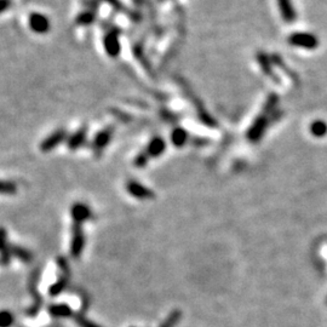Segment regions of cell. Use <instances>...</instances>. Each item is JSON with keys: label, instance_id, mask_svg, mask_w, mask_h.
<instances>
[{"label": "cell", "instance_id": "4", "mask_svg": "<svg viewBox=\"0 0 327 327\" xmlns=\"http://www.w3.org/2000/svg\"><path fill=\"white\" fill-rule=\"evenodd\" d=\"M120 30L111 29L103 36V47L110 57H118L121 52V44H120Z\"/></svg>", "mask_w": 327, "mask_h": 327}, {"label": "cell", "instance_id": "27", "mask_svg": "<svg viewBox=\"0 0 327 327\" xmlns=\"http://www.w3.org/2000/svg\"><path fill=\"white\" fill-rule=\"evenodd\" d=\"M10 7V0H0V13L6 11Z\"/></svg>", "mask_w": 327, "mask_h": 327}, {"label": "cell", "instance_id": "2", "mask_svg": "<svg viewBox=\"0 0 327 327\" xmlns=\"http://www.w3.org/2000/svg\"><path fill=\"white\" fill-rule=\"evenodd\" d=\"M39 276H40V270H35L34 273L30 275L29 281H28V290L32 293L33 298H34V303L33 306H30L29 308L26 310V315L29 318H34L39 314L40 312L41 306H43V300H41V296L38 291V281Z\"/></svg>", "mask_w": 327, "mask_h": 327}, {"label": "cell", "instance_id": "20", "mask_svg": "<svg viewBox=\"0 0 327 327\" xmlns=\"http://www.w3.org/2000/svg\"><path fill=\"white\" fill-rule=\"evenodd\" d=\"M181 318H182V313L180 310H172L159 327H175L178 324Z\"/></svg>", "mask_w": 327, "mask_h": 327}, {"label": "cell", "instance_id": "8", "mask_svg": "<svg viewBox=\"0 0 327 327\" xmlns=\"http://www.w3.org/2000/svg\"><path fill=\"white\" fill-rule=\"evenodd\" d=\"M67 139V132L63 128L55 131L51 135L47 136L45 139L40 143V150L43 153H49L51 150H54L57 145H60L63 141Z\"/></svg>", "mask_w": 327, "mask_h": 327}, {"label": "cell", "instance_id": "25", "mask_svg": "<svg viewBox=\"0 0 327 327\" xmlns=\"http://www.w3.org/2000/svg\"><path fill=\"white\" fill-rule=\"evenodd\" d=\"M149 156H148L147 153L144 152H141L139 154L136 155L135 160H133V164H135L136 167H138V169H143L145 167V165L148 164V161H149Z\"/></svg>", "mask_w": 327, "mask_h": 327}, {"label": "cell", "instance_id": "22", "mask_svg": "<svg viewBox=\"0 0 327 327\" xmlns=\"http://www.w3.org/2000/svg\"><path fill=\"white\" fill-rule=\"evenodd\" d=\"M74 320H75V324H77L79 327H101L100 325H97V324H95L94 321L89 320V319L86 318L83 313H75Z\"/></svg>", "mask_w": 327, "mask_h": 327}, {"label": "cell", "instance_id": "5", "mask_svg": "<svg viewBox=\"0 0 327 327\" xmlns=\"http://www.w3.org/2000/svg\"><path fill=\"white\" fill-rule=\"evenodd\" d=\"M126 191L131 197L139 200H150L155 198L154 192L150 191L148 187L143 186V184L139 183V182L133 180H130L126 183Z\"/></svg>", "mask_w": 327, "mask_h": 327}, {"label": "cell", "instance_id": "14", "mask_svg": "<svg viewBox=\"0 0 327 327\" xmlns=\"http://www.w3.org/2000/svg\"><path fill=\"white\" fill-rule=\"evenodd\" d=\"M0 253H1V262L4 264H7L10 262L11 252H10V245L7 244L6 239V231L5 229L0 228Z\"/></svg>", "mask_w": 327, "mask_h": 327}, {"label": "cell", "instance_id": "23", "mask_svg": "<svg viewBox=\"0 0 327 327\" xmlns=\"http://www.w3.org/2000/svg\"><path fill=\"white\" fill-rule=\"evenodd\" d=\"M13 315L10 310H0V327H11L13 325Z\"/></svg>", "mask_w": 327, "mask_h": 327}, {"label": "cell", "instance_id": "17", "mask_svg": "<svg viewBox=\"0 0 327 327\" xmlns=\"http://www.w3.org/2000/svg\"><path fill=\"white\" fill-rule=\"evenodd\" d=\"M265 126H267V119L264 116L258 118V120L253 124V126L251 127V130L248 131V138L252 139V141L258 139L262 136V133H263Z\"/></svg>", "mask_w": 327, "mask_h": 327}, {"label": "cell", "instance_id": "13", "mask_svg": "<svg viewBox=\"0 0 327 327\" xmlns=\"http://www.w3.org/2000/svg\"><path fill=\"white\" fill-rule=\"evenodd\" d=\"M86 135H88V130H86V127L79 128L77 132L73 133V135L67 139V145H68L69 149L71 150L79 149V148L84 144V142H85Z\"/></svg>", "mask_w": 327, "mask_h": 327}, {"label": "cell", "instance_id": "11", "mask_svg": "<svg viewBox=\"0 0 327 327\" xmlns=\"http://www.w3.org/2000/svg\"><path fill=\"white\" fill-rule=\"evenodd\" d=\"M111 136H113V128L111 127L105 128V130L100 131V132L96 135V137L94 138V143H92V147H94L95 152L96 153L102 152V150L109 144V142H110Z\"/></svg>", "mask_w": 327, "mask_h": 327}, {"label": "cell", "instance_id": "16", "mask_svg": "<svg viewBox=\"0 0 327 327\" xmlns=\"http://www.w3.org/2000/svg\"><path fill=\"white\" fill-rule=\"evenodd\" d=\"M279 7H280L282 17L286 22H292L296 18V12L293 9L291 0H278Z\"/></svg>", "mask_w": 327, "mask_h": 327}, {"label": "cell", "instance_id": "19", "mask_svg": "<svg viewBox=\"0 0 327 327\" xmlns=\"http://www.w3.org/2000/svg\"><path fill=\"white\" fill-rule=\"evenodd\" d=\"M10 252L11 256L17 257L22 262H30L33 259V254L28 250H26V248L21 247V246H10Z\"/></svg>", "mask_w": 327, "mask_h": 327}, {"label": "cell", "instance_id": "24", "mask_svg": "<svg viewBox=\"0 0 327 327\" xmlns=\"http://www.w3.org/2000/svg\"><path fill=\"white\" fill-rule=\"evenodd\" d=\"M17 192V187L13 182L0 181V194H15Z\"/></svg>", "mask_w": 327, "mask_h": 327}, {"label": "cell", "instance_id": "1", "mask_svg": "<svg viewBox=\"0 0 327 327\" xmlns=\"http://www.w3.org/2000/svg\"><path fill=\"white\" fill-rule=\"evenodd\" d=\"M57 265L61 270V276L50 286L49 295L51 296V297H57V296H60L61 293L66 290V287L68 286L69 278H71V269H69L68 261L66 259V257H57Z\"/></svg>", "mask_w": 327, "mask_h": 327}, {"label": "cell", "instance_id": "3", "mask_svg": "<svg viewBox=\"0 0 327 327\" xmlns=\"http://www.w3.org/2000/svg\"><path fill=\"white\" fill-rule=\"evenodd\" d=\"M85 247V235H84L83 224L73 223L72 240H71V254L73 258H79Z\"/></svg>", "mask_w": 327, "mask_h": 327}, {"label": "cell", "instance_id": "18", "mask_svg": "<svg viewBox=\"0 0 327 327\" xmlns=\"http://www.w3.org/2000/svg\"><path fill=\"white\" fill-rule=\"evenodd\" d=\"M95 19H96V13H95V11L85 10L82 11V12L77 16L75 22H77V24H79V26H90V24L94 23Z\"/></svg>", "mask_w": 327, "mask_h": 327}, {"label": "cell", "instance_id": "12", "mask_svg": "<svg viewBox=\"0 0 327 327\" xmlns=\"http://www.w3.org/2000/svg\"><path fill=\"white\" fill-rule=\"evenodd\" d=\"M47 312L51 315L52 318L61 319V318H71L74 315V312L71 308V306L66 303H58V304H51L47 308Z\"/></svg>", "mask_w": 327, "mask_h": 327}, {"label": "cell", "instance_id": "6", "mask_svg": "<svg viewBox=\"0 0 327 327\" xmlns=\"http://www.w3.org/2000/svg\"><path fill=\"white\" fill-rule=\"evenodd\" d=\"M29 28L36 34H46L51 28V23L47 16L40 12H33L29 16Z\"/></svg>", "mask_w": 327, "mask_h": 327}, {"label": "cell", "instance_id": "21", "mask_svg": "<svg viewBox=\"0 0 327 327\" xmlns=\"http://www.w3.org/2000/svg\"><path fill=\"white\" fill-rule=\"evenodd\" d=\"M310 131H312L313 135L317 137L325 136L327 133V124L325 121H323V120H317V121L313 122L312 126H310Z\"/></svg>", "mask_w": 327, "mask_h": 327}, {"label": "cell", "instance_id": "7", "mask_svg": "<svg viewBox=\"0 0 327 327\" xmlns=\"http://www.w3.org/2000/svg\"><path fill=\"white\" fill-rule=\"evenodd\" d=\"M289 43L291 45L304 47V49H315L319 45L317 36L309 33H293L290 35Z\"/></svg>", "mask_w": 327, "mask_h": 327}, {"label": "cell", "instance_id": "9", "mask_svg": "<svg viewBox=\"0 0 327 327\" xmlns=\"http://www.w3.org/2000/svg\"><path fill=\"white\" fill-rule=\"evenodd\" d=\"M71 216L73 223L83 224L86 220H89L92 217V212L90 208L84 203H75L73 204L71 209Z\"/></svg>", "mask_w": 327, "mask_h": 327}, {"label": "cell", "instance_id": "10", "mask_svg": "<svg viewBox=\"0 0 327 327\" xmlns=\"http://www.w3.org/2000/svg\"><path fill=\"white\" fill-rule=\"evenodd\" d=\"M166 150V142L164 138L156 136L153 137L152 139L148 143L147 148H145V153H147L149 158H159L160 155H163Z\"/></svg>", "mask_w": 327, "mask_h": 327}, {"label": "cell", "instance_id": "15", "mask_svg": "<svg viewBox=\"0 0 327 327\" xmlns=\"http://www.w3.org/2000/svg\"><path fill=\"white\" fill-rule=\"evenodd\" d=\"M170 138H171V143L175 147L181 148L188 141V133H187V131L183 127H176L172 130Z\"/></svg>", "mask_w": 327, "mask_h": 327}, {"label": "cell", "instance_id": "26", "mask_svg": "<svg viewBox=\"0 0 327 327\" xmlns=\"http://www.w3.org/2000/svg\"><path fill=\"white\" fill-rule=\"evenodd\" d=\"M103 1H106V2H107V4L111 5V6H113L114 9L122 10V5H121V2H120V0H103Z\"/></svg>", "mask_w": 327, "mask_h": 327}]
</instances>
